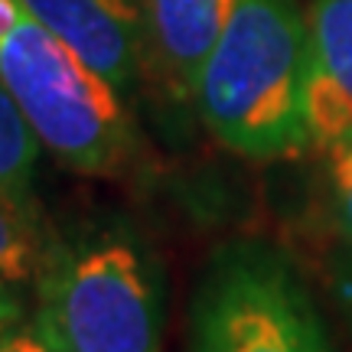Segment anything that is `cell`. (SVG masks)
<instances>
[{"instance_id":"6da1fadb","label":"cell","mask_w":352,"mask_h":352,"mask_svg":"<svg viewBox=\"0 0 352 352\" xmlns=\"http://www.w3.org/2000/svg\"><path fill=\"white\" fill-rule=\"evenodd\" d=\"M202 127L248 160L314 151L307 124V10L297 0H235L192 85Z\"/></svg>"},{"instance_id":"7a4b0ae2","label":"cell","mask_w":352,"mask_h":352,"mask_svg":"<svg viewBox=\"0 0 352 352\" xmlns=\"http://www.w3.org/2000/svg\"><path fill=\"white\" fill-rule=\"evenodd\" d=\"M33 287V314L63 352L164 349V264L124 219H95L50 235Z\"/></svg>"},{"instance_id":"3957f363","label":"cell","mask_w":352,"mask_h":352,"mask_svg":"<svg viewBox=\"0 0 352 352\" xmlns=\"http://www.w3.org/2000/svg\"><path fill=\"white\" fill-rule=\"evenodd\" d=\"M0 85L43 151L78 176H118L138 153L127 98L78 59L26 0H0Z\"/></svg>"},{"instance_id":"277c9868","label":"cell","mask_w":352,"mask_h":352,"mask_svg":"<svg viewBox=\"0 0 352 352\" xmlns=\"http://www.w3.org/2000/svg\"><path fill=\"white\" fill-rule=\"evenodd\" d=\"M189 323L192 352H336L307 280L267 241L219 248Z\"/></svg>"},{"instance_id":"5b68a950","label":"cell","mask_w":352,"mask_h":352,"mask_svg":"<svg viewBox=\"0 0 352 352\" xmlns=\"http://www.w3.org/2000/svg\"><path fill=\"white\" fill-rule=\"evenodd\" d=\"M65 46L124 98L151 65L147 0H26Z\"/></svg>"},{"instance_id":"8992f818","label":"cell","mask_w":352,"mask_h":352,"mask_svg":"<svg viewBox=\"0 0 352 352\" xmlns=\"http://www.w3.org/2000/svg\"><path fill=\"white\" fill-rule=\"evenodd\" d=\"M307 124L320 153L352 138V0L307 3Z\"/></svg>"},{"instance_id":"52a82bcc","label":"cell","mask_w":352,"mask_h":352,"mask_svg":"<svg viewBox=\"0 0 352 352\" xmlns=\"http://www.w3.org/2000/svg\"><path fill=\"white\" fill-rule=\"evenodd\" d=\"M232 7L235 0H147L151 65L173 98H192L202 59L219 39Z\"/></svg>"},{"instance_id":"ba28073f","label":"cell","mask_w":352,"mask_h":352,"mask_svg":"<svg viewBox=\"0 0 352 352\" xmlns=\"http://www.w3.org/2000/svg\"><path fill=\"white\" fill-rule=\"evenodd\" d=\"M46 248L50 232L39 219L33 196L0 189V280L20 287L36 284Z\"/></svg>"},{"instance_id":"9c48e42d","label":"cell","mask_w":352,"mask_h":352,"mask_svg":"<svg viewBox=\"0 0 352 352\" xmlns=\"http://www.w3.org/2000/svg\"><path fill=\"white\" fill-rule=\"evenodd\" d=\"M39 151L43 144L36 131L16 108V101L7 95V88L0 85V189L33 196Z\"/></svg>"},{"instance_id":"30bf717a","label":"cell","mask_w":352,"mask_h":352,"mask_svg":"<svg viewBox=\"0 0 352 352\" xmlns=\"http://www.w3.org/2000/svg\"><path fill=\"white\" fill-rule=\"evenodd\" d=\"M329 160V202H333V219L342 232L346 245H352V138L340 140L327 151Z\"/></svg>"},{"instance_id":"8fae6325","label":"cell","mask_w":352,"mask_h":352,"mask_svg":"<svg viewBox=\"0 0 352 352\" xmlns=\"http://www.w3.org/2000/svg\"><path fill=\"white\" fill-rule=\"evenodd\" d=\"M329 294L352 333V245H342L329 258Z\"/></svg>"},{"instance_id":"7c38bea8","label":"cell","mask_w":352,"mask_h":352,"mask_svg":"<svg viewBox=\"0 0 352 352\" xmlns=\"http://www.w3.org/2000/svg\"><path fill=\"white\" fill-rule=\"evenodd\" d=\"M0 352H63V349L50 336V329L39 323V316L33 314L26 323L13 329L10 336L0 340Z\"/></svg>"},{"instance_id":"4fadbf2b","label":"cell","mask_w":352,"mask_h":352,"mask_svg":"<svg viewBox=\"0 0 352 352\" xmlns=\"http://www.w3.org/2000/svg\"><path fill=\"white\" fill-rule=\"evenodd\" d=\"M33 316L30 303H26V287L10 284V280H0V340L10 336L13 329L26 323Z\"/></svg>"}]
</instances>
